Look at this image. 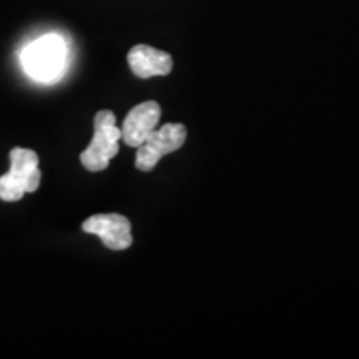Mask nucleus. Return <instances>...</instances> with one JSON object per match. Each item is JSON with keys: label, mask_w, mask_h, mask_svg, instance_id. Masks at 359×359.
Returning a JSON list of instances; mask_svg holds the SVG:
<instances>
[{"label": "nucleus", "mask_w": 359, "mask_h": 359, "mask_svg": "<svg viewBox=\"0 0 359 359\" xmlns=\"http://www.w3.org/2000/svg\"><path fill=\"white\" fill-rule=\"evenodd\" d=\"M69 48L57 34H47L30 42L20 53L22 69L39 83H55L65 75Z\"/></svg>", "instance_id": "f257e3e1"}, {"label": "nucleus", "mask_w": 359, "mask_h": 359, "mask_svg": "<svg viewBox=\"0 0 359 359\" xmlns=\"http://www.w3.org/2000/svg\"><path fill=\"white\" fill-rule=\"evenodd\" d=\"M42 172L39 156L29 148H13L11 151V170L0 177V200L19 201L25 193H34L40 187Z\"/></svg>", "instance_id": "f03ea898"}, {"label": "nucleus", "mask_w": 359, "mask_h": 359, "mask_svg": "<svg viewBox=\"0 0 359 359\" xmlns=\"http://www.w3.org/2000/svg\"><path fill=\"white\" fill-rule=\"evenodd\" d=\"M120 140H122V130L116 127L114 111H98L93 120V138L80 155V161L88 172H102L118 154Z\"/></svg>", "instance_id": "7ed1b4c3"}, {"label": "nucleus", "mask_w": 359, "mask_h": 359, "mask_svg": "<svg viewBox=\"0 0 359 359\" xmlns=\"http://www.w3.org/2000/svg\"><path fill=\"white\" fill-rule=\"evenodd\" d=\"M187 140V128L182 123H167L155 128L145 142L138 147L135 165L142 172H151L160 158L183 147Z\"/></svg>", "instance_id": "20e7f679"}, {"label": "nucleus", "mask_w": 359, "mask_h": 359, "mask_svg": "<svg viewBox=\"0 0 359 359\" xmlns=\"http://www.w3.org/2000/svg\"><path fill=\"white\" fill-rule=\"evenodd\" d=\"M83 231L88 235H97L109 250L122 251L132 245V224L123 215L105 213L93 215L85 219Z\"/></svg>", "instance_id": "39448f33"}, {"label": "nucleus", "mask_w": 359, "mask_h": 359, "mask_svg": "<svg viewBox=\"0 0 359 359\" xmlns=\"http://www.w3.org/2000/svg\"><path fill=\"white\" fill-rule=\"evenodd\" d=\"M161 109L156 102H143L133 107L122 125V140L128 147L138 148L160 122Z\"/></svg>", "instance_id": "423d86ee"}, {"label": "nucleus", "mask_w": 359, "mask_h": 359, "mask_svg": "<svg viewBox=\"0 0 359 359\" xmlns=\"http://www.w3.org/2000/svg\"><path fill=\"white\" fill-rule=\"evenodd\" d=\"M128 65L138 79L163 77L172 72L173 60L167 52L156 50L150 45H135L128 52Z\"/></svg>", "instance_id": "0eeeda50"}]
</instances>
